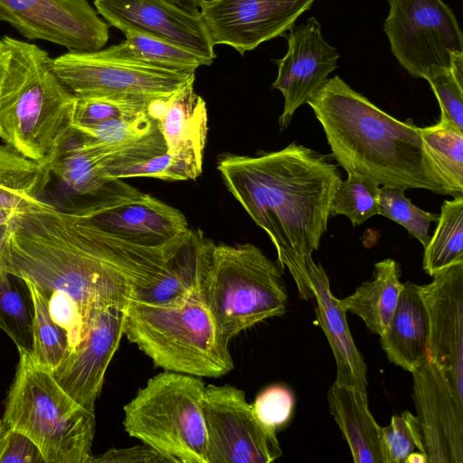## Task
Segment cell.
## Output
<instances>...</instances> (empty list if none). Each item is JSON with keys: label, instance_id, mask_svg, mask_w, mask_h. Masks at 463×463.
<instances>
[{"label": "cell", "instance_id": "1", "mask_svg": "<svg viewBox=\"0 0 463 463\" xmlns=\"http://www.w3.org/2000/svg\"><path fill=\"white\" fill-rule=\"evenodd\" d=\"M0 267L33 284L68 335L70 350L97 312L127 305L163 271L150 248L109 235L80 211L43 201L0 230Z\"/></svg>", "mask_w": 463, "mask_h": 463}, {"label": "cell", "instance_id": "2", "mask_svg": "<svg viewBox=\"0 0 463 463\" xmlns=\"http://www.w3.org/2000/svg\"><path fill=\"white\" fill-rule=\"evenodd\" d=\"M217 169L228 191L269 235L278 263L289 270L299 298H313L309 268L342 181L338 166L292 142L254 156L222 155Z\"/></svg>", "mask_w": 463, "mask_h": 463}, {"label": "cell", "instance_id": "3", "mask_svg": "<svg viewBox=\"0 0 463 463\" xmlns=\"http://www.w3.org/2000/svg\"><path fill=\"white\" fill-rule=\"evenodd\" d=\"M307 104L323 128L333 157L347 174L383 186L426 189L453 197L411 118H393L337 75L327 79Z\"/></svg>", "mask_w": 463, "mask_h": 463}, {"label": "cell", "instance_id": "4", "mask_svg": "<svg viewBox=\"0 0 463 463\" xmlns=\"http://www.w3.org/2000/svg\"><path fill=\"white\" fill-rule=\"evenodd\" d=\"M9 61L0 90V128L6 144L48 161L72 132L77 98L50 66L48 52L7 35Z\"/></svg>", "mask_w": 463, "mask_h": 463}, {"label": "cell", "instance_id": "5", "mask_svg": "<svg viewBox=\"0 0 463 463\" xmlns=\"http://www.w3.org/2000/svg\"><path fill=\"white\" fill-rule=\"evenodd\" d=\"M123 335L165 371L220 377L234 367L200 289L168 304L129 300Z\"/></svg>", "mask_w": 463, "mask_h": 463}, {"label": "cell", "instance_id": "6", "mask_svg": "<svg viewBox=\"0 0 463 463\" xmlns=\"http://www.w3.org/2000/svg\"><path fill=\"white\" fill-rule=\"evenodd\" d=\"M3 420L38 448L45 463H90L95 413L76 402L52 371L34 363L19 348Z\"/></svg>", "mask_w": 463, "mask_h": 463}, {"label": "cell", "instance_id": "7", "mask_svg": "<svg viewBox=\"0 0 463 463\" xmlns=\"http://www.w3.org/2000/svg\"><path fill=\"white\" fill-rule=\"evenodd\" d=\"M282 268L251 243H213L200 293L223 339L285 314Z\"/></svg>", "mask_w": 463, "mask_h": 463}, {"label": "cell", "instance_id": "8", "mask_svg": "<svg viewBox=\"0 0 463 463\" xmlns=\"http://www.w3.org/2000/svg\"><path fill=\"white\" fill-rule=\"evenodd\" d=\"M200 377L164 371L124 406L123 425L168 463H207Z\"/></svg>", "mask_w": 463, "mask_h": 463}, {"label": "cell", "instance_id": "9", "mask_svg": "<svg viewBox=\"0 0 463 463\" xmlns=\"http://www.w3.org/2000/svg\"><path fill=\"white\" fill-rule=\"evenodd\" d=\"M383 30L391 51L413 78L428 80L463 53L460 26L443 0H388Z\"/></svg>", "mask_w": 463, "mask_h": 463}, {"label": "cell", "instance_id": "10", "mask_svg": "<svg viewBox=\"0 0 463 463\" xmlns=\"http://www.w3.org/2000/svg\"><path fill=\"white\" fill-rule=\"evenodd\" d=\"M50 66L77 98L167 97L194 81L195 71H175L118 60L95 52L69 51L51 58Z\"/></svg>", "mask_w": 463, "mask_h": 463}, {"label": "cell", "instance_id": "11", "mask_svg": "<svg viewBox=\"0 0 463 463\" xmlns=\"http://www.w3.org/2000/svg\"><path fill=\"white\" fill-rule=\"evenodd\" d=\"M202 411L207 463H269L282 456L277 431L260 421L242 390L205 385Z\"/></svg>", "mask_w": 463, "mask_h": 463}, {"label": "cell", "instance_id": "12", "mask_svg": "<svg viewBox=\"0 0 463 463\" xmlns=\"http://www.w3.org/2000/svg\"><path fill=\"white\" fill-rule=\"evenodd\" d=\"M0 22L69 51H99L109 40V24L87 0H0Z\"/></svg>", "mask_w": 463, "mask_h": 463}, {"label": "cell", "instance_id": "13", "mask_svg": "<svg viewBox=\"0 0 463 463\" xmlns=\"http://www.w3.org/2000/svg\"><path fill=\"white\" fill-rule=\"evenodd\" d=\"M315 0H198L212 43L243 55L284 34Z\"/></svg>", "mask_w": 463, "mask_h": 463}, {"label": "cell", "instance_id": "14", "mask_svg": "<svg viewBox=\"0 0 463 463\" xmlns=\"http://www.w3.org/2000/svg\"><path fill=\"white\" fill-rule=\"evenodd\" d=\"M419 285L429 317V360L463 399V261Z\"/></svg>", "mask_w": 463, "mask_h": 463}, {"label": "cell", "instance_id": "15", "mask_svg": "<svg viewBox=\"0 0 463 463\" xmlns=\"http://www.w3.org/2000/svg\"><path fill=\"white\" fill-rule=\"evenodd\" d=\"M125 307L112 305L97 312L83 340L52 372L76 402L93 412L107 368L124 335Z\"/></svg>", "mask_w": 463, "mask_h": 463}, {"label": "cell", "instance_id": "16", "mask_svg": "<svg viewBox=\"0 0 463 463\" xmlns=\"http://www.w3.org/2000/svg\"><path fill=\"white\" fill-rule=\"evenodd\" d=\"M411 374L429 463H463V399L429 359Z\"/></svg>", "mask_w": 463, "mask_h": 463}, {"label": "cell", "instance_id": "17", "mask_svg": "<svg viewBox=\"0 0 463 463\" xmlns=\"http://www.w3.org/2000/svg\"><path fill=\"white\" fill-rule=\"evenodd\" d=\"M287 40L286 55L274 61L278 76L272 83L284 97V109L279 119L280 130L288 127L296 110L307 104L321 89L329 73L336 69L339 58L336 49L324 40L321 25L315 17L292 26Z\"/></svg>", "mask_w": 463, "mask_h": 463}, {"label": "cell", "instance_id": "18", "mask_svg": "<svg viewBox=\"0 0 463 463\" xmlns=\"http://www.w3.org/2000/svg\"><path fill=\"white\" fill-rule=\"evenodd\" d=\"M97 13L122 32L144 33L214 60L216 54L201 15L164 0H94Z\"/></svg>", "mask_w": 463, "mask_h": 463}, {"label": "cell", "instance_id": "19", "mask_svg": "<svg viewBox=\"0 0 463 463\" xmlns=\"http://www.w3.org/2000/svg\"><path fill=\"white\" fill-rule=\"evenodd\" d=\"M80 212L104 232L145 247L165 245L189 229L179 210L145 193L111 207Z\"/></svg>", "mask_w": 463, "mask_h": 463}, {"label": "cell", "instance_id": "20", "mask_svg": "<svg viewBox=\"0 0 463 463\" xmlns=\"http://www.w3.org/2000/svg\"><path fill=\"white\" fill-rule=\"evenodd\" d=\"M92 149L107 173L167 151L156 118L146 111L92 127H72Z\"/></svg>", "mask_w": 463, "mask_h": 463}, {"label": "cell", "instance_id": "21", "mask_svg": "<svg viewBox=\"0 0 463 463\" xmlns=\"http://www.w3.org/2000/svg\"><path fill=\"white\" fill-rule=\"evenodd\" d=\"M48 164L51 173L71 192L93 198V207L88 212L122 203L142 193L121 179L110 178L95 153L73 128L48 159Z\"/></svg>", "mask_w": 463, "mask_h": 463}, {"label": "cell", "instance_id": "22", "mask_svg": "<svg viewBox=\"0 0 463 463\" xmlns=\"http://www.w3.org/2000/svg\"><path fill=\"white\" fill-rule=\"evenodd\" d=\"M147 112L156 119L167 152L203 163L208 117L194 81L170 96L153 99Z\"/></svg>", "mask_w": 463, "mask_h": 463}, {"label": "cell", "instance_id": "23", "mask_svg": "<svg viewBox=\"0 0 463 463\" xmlns=\"http://www.w3.org/2000/svg\"><path fill=\"white\" fill-rule=\"evenodd\" d=\"M317 320L322 328L336 364V383L367 388V367L352 337L346 311L331 289L328 277L320 264L315 261L309 269Z\"/></svg>", "mask_w": 463, "mask_h": 463}, {"label": "cell", "instance_id": "24", "mask_svg": "<svg viewBox=\"0 0 463 463\" xmlns=\"http://www.w3.org/2000/svg\"><path fill=\"white\" fill-rule=\"evenodd\" d=\"M380 342L389 361L411 373L429 359V317L419 285L403 283Z\"/></svg>", "mask_w": 463, "mask_h": 463}, {"label": "cell", "instance_id": "25", "mask_svg": "<svg viewBox=\"0 0 463 463\" xmlns=\"http://www.w3.org/2000/svg\"><path fill=\"white\" fill-rule=\"evenodd\" d=\"M332 416L356 463H384L382 427L373 417L366 388L336 382L327 392Z\"/></svg>", "mask_w": 463, "mask_h": 463}, {"label": "cell", "instance_id": "26", "mask_svg": "<svg viewBox=\"0 0 463 463\" xmlns=\"http://www.w3.org/2000/svg\"><path fill=\"white\" fill-rule=\"evenodd\" d=\"M402 287L399 265L389 258L375 263L373 279L340 302L346 312L359 317L370 331L381 335L394 313Z\"/></svg>", "mask_w": 463, "mask_h": 463}, {"label": "cell", "instance_id": "27", "mask_svg": "<svg viewBox=\"0 0 463 463\" xmlns=\"http://www.w3.org/2000/svg\"><path fill=\"white\" fill-rule=\"evenodd\" d=\"M51 174L48 161L33 160L9 144L0 145V208L24 212L40 204Z\"/></svg>", "mask_w": 463, "mask_h": 463}, {"label": "cell", "instance_id": "28", "mask_svg": "<svg viewBox=\"0 0 463 463\" xmlns=\"http://www.w3.org/2000/svg\"><path fill=\"white\" fill-rule=\"evenodd\" d=\"M123 33L126 40L101 49L104 55L175 71H195L200 66L211 65L213 61L180 45L144 33L133 30Z\"/></svg>", "mask_w": 463, "mask_h": 463}, {"label": "cell", "instance_id": "29", "mask_svg": "<svg viewBox=\"0 0 463 463\" xmlns=\"http://www.w3.org/2000/svg\"><path fill=\"white\" fill-rule=\"evenodd\" d=\"M437 223L423 255V269L431 277L463 261V196L443 202Z\"/></svg>", "mask_w": 463, "mask_h": 463}, {"label": "cell", "instance_id": "30", "mask_svg": "<svg viewBox=\"0 0 463 463\" xmlns=\"http://www.w3.org/2000/svg\"><path fill=\"white\" fill-rule=\"evenodd\" d=\"M425 150L452 192L463 196V131L439 118L433 126L420 128Z\"/></svg>", "mask_w": 463, "mask_h": 463}, {"label": "cell", "instance_id": "31", "mask_svg": "<svg viewBox=\"0 0 463 463\" xmlns=\"http://www.w3.org/2000/svg\"><path fill=\"white\" fill-rule=\"evenodd\" d=\"M27 288L32 306V345L30 354L36 364L53 371L70 352L65 330L52 319L44 298L33 283Z\"/></svg>", "mask_w": 463, "mask_h": 463}, {"label": "cell", "instance_id": "32", "mask_svg": "<svg viewBox=\"0 0 463 463\" xmlns=\"http://www.w3.org/2000/svg\"><path fill=\"white\" fill-rule=\"evenodd\" d=\"M0 267V329L15 344L17 349L31 350L32 306L29 293L23 292Z\"/></svg>", "mask_w": 463, "mask_h": 463}, {"label": "cell", "instance_id": "33", "mask_svg": "<svg viewBox=\"0 0 463 463\" xmlns=\"http://www.w3.org/2000/svg\"><path fill=\"white\" fill-rule=\"evenodd\" d=\"M380 184L354 174L341 181L333 197L330 215H345L353 227L379 213Z\"/></svg>", "mask_w": 463, "mask_h": 463}, {"label": "cell", "instance_id": "34", "mask_svg": "<svg viewBox=\"0 0 463 463\" xmlns=\"http://www.w3.org/2000/svg\"><path fill=\"white\" fill-rule=\"evenodd\" d=\"M153 99L135 96H94L76 100L72 127H92L138 115L147 110Z\"/></svg>", "mask_w": 463, "mask_h": 463}, {"label": "cell", "instance_id": "35", "mask_svg": "<svg viewBox=\"0 0 463 463\" xmlns=\"http://www.w3.org/2000/svg\"><path fill=\"white\" fill-rule=\"evenodd\" d=\"M403 189L383 186L379 191V213L403 226L425 248L430 240L429 229L437 222L439 214L414 205Z\"/></svg>", "mask_w": 463, "mask_h": 463}, {"label": "cell", "instance_id": "36", "mask_svg": "<svg viewBox=\"0 0 463 463\" xmlns=\"http://www.w3.org/2000/svg\"><path fill=\"white\" fill-rule=\"evenodd\" d=\"M202 165L193 158L165 152L128 166L108 172L112 179L129 177H152L165 181H181L197 178Z\"/></svg>", "mask_w": 463, "mask_h": 463}, {"label": "cell", "instance_id": "37", "mask_svg": "<svg viewBox=\"0 0 463 463\" xmlns=\"http://www.w3.org/2000/svg\"><path fill=\"white\" fill-rule=\"evenodd\" d=\"M384 463H405L415 451L426 454L422 430L416 415L409 411L393 415L382 427Z\"/></svg>", "mask_w": 463, "mask_h": 463}, {"label": "cell", "instance_id": "38", "mask_svg": "<svg viewBox=\"0 0 463 463\" xmlns=\"http://www.w3.org/2000/svg\"><path fill=\"white\" fill-rule=\"evenodd\" d=\"M427 81L438 99L439 118L463 131V53L455 54L449 69L434 73Z\"/></svg>", "mask_w": 463, "mask_h": 463}, {"label": "cell", "instance_id": "39", "mask_svg": "<svg viewBox=\"0 0 463 463\" xmlns=\"http://www.w3.org/2000/svg\"><path fill=\"white\" fill-rule=\"evenodd\" d=\"M294 404L292 392L284 385L276 384L260 392L252 407L260 421L277 431L290 420Z\"/></svg>", "mask_w": 463, "mask_h": 463}, {"label": "cell", "instance_id": "40", "mask_svg": "<svg viewBox=\"0 0 463 463\" xmlns=\"http://www.w3.org/2000/svg\"><path fill=\"white\" fill-rule=\"evenodd\" d=\"M0 463H45L36 445L7 426L0 439Z\"/></svg>", "mask_w": 463, "mask_h": 463}, {"label": "cell", "instance_id": "41", "mask_svg": "<svg viewBox=\"0 0 463 463\" xmlns=\"http://www.w3.org/2000/svg\"><path fill=\"white\" fill-rule=\"evenodd\" d=\"M168 463L157 451L144 444L128 449H110L99 456H92L90 463Z\"/></svg>", "mask_w": 463, "mask_h": 463}, {"label": "cell", "instance_id": "42", "mask_svg": "<svg viewBox=\"0 0 463 463\" xmlns=\"http://www.w3.org/2000/svg\"><path fill=\"white\" fill-rule=\"evenodd\" d=\"M174 6L183 10L184 12L193 14L200 15L198 7V0H164Z\"/></svg>", "mask_w": 463, "mask_h": 463}, {"label": "cell", "instance_id": "43", "mask_svg": "<svg viewBox=\"0 0 463 463\" xmlns=\"http://www.w3.org/2000/svg\"><path fill=\"white\" fill-rule=\"evenodd\" d=\"M9 50L3 39H0V90L5 77L9 61ZM0 137H2V131L0 128Z\"/></svg>", "mask_w": 463, "mask_h": 463}, {"label": "cell", "instance_id": "44", "mask_svg": "<svg viewBox=\"0 0 463 463\" xmlns=\"http://www.w3.org/2000/svg\"><path fill=\"white\" fill-rule=\"evenodd\" d=\"M22 212L0 208V230L7 226Z\"/></svg>", "mask_w": 463, "mask_h": 463}, {"label": "cell", "instance_id": "45", "mask_svg": "<svg viewBox=\"0 0 463 463\" xmlns=\"http://www.w3.org/2000/svg\"><path fill=\"white\" fill-rule=\"evenodd\" d=\"M405 463H429V461L425 453L415 451L407 458Z\"/></svg>", "mask_w": 463, "mask_h": 463}, {"label": "cell", "instance_id": "46", "mask_svg": "<svg viewBox=\"0 0 463 463\" xmlns=\"http://www.w3.org/2000/svg\"><path fill=\"white\" fill-rule=\"evenodd\" d=\"M6 428H7V425L5 424L4 420L0 419V439H1L2 435L4 434L5 430H6Z\"/></svg>", "mask_w": 463, "mask_h": 463}]
</instances>
